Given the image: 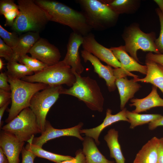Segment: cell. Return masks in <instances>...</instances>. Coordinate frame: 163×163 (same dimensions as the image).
I'll list each match as a JSON object with an SVG mask.
<instances>
[{
  "label": "cell",
  "instance_id": "6",
  "mask_svg": "<svg viewBox=\"0 0 163 163\" xmlns=\"http://www.w3.org/2000/svg\"><path fill=\"white\" fill-rule=\"evenodd\" d=\"M26 76L21 80L32 83H40L49 86L65 84L71 87L75 82L76 77L71 67L62 61L51 66H47L41 71Z\"/></svg>",
  "mask_w": 163,
  "mask_h": 163
},
{
  "label": "cell",
  "instance_id": "35",
  "mask_svg": "<svg viewBox=\"0 0 163 163\" xmlns=\"http://www.w3.org/2000/svg\"><path fill=\"white\" fill-rule=\"evenodd\" d=\"M22 160L21 163H34L37 156L30 151L23 147L21 151Z\"/></svg>",
  "mask_w": 163,
  "mask_h": 163
},
{
  "label": "cell",
  "instance_id": "15",
  "mask_svg": "<svg viewBox=\"0 0 163 163\" xmlns=\"http://www.w3.org/2000/svg\"><path fill=\"white\" fill-rule=\"evenodd\" d=\"M81 53L84 62H89L93 66L94 72L105 80L109 91H114L117 87L115 84L116 79L113 69L109 65H104L98 59L87 51L83 50L81 51Z\"/></svg>",
  "mask_w": 163,
  "mask_h": 163
},
{
  "label": "cell",
  "instance_id": "18",
  "mask_svg": "<svg viewBox=\"0 0 163 163\" xmlns=\"http://www.w3.org/2000/svg\"><path fill=\"white\" fill-rule=\"evenodd\" d=\"M157 87L153 86L150 94L145 97L142 98L132 99L129 104L130 106H135V109L132 112L139 113L146 111L152 108L163 107V99L161 98L157 92Z\"/></svg>",
  "mask_w": 163,
  "mask_h": 163
},
{
  "label": "cell",
  "instance_id": "7",
  "mask_svg": "<svg viewBox=\"0 0 163 163\" xmlns=\"http://www.w3.org/2000/svg\"><path fill=\"white\" fill-rule=\"evenodd\" d=\"M2 129L13 134L19 141L24 142L34 138V134L42 133L36 117L30 107L23 109Z\"/></svg>",
  "mask_w": 163,
  "mask_h": 163
},
{
  "label": "cell",
  "instance_id": "34",
  "mask_svg": "<svg viewBox=\"0 0 163 163\" xmlns=\"http://www.w3.org/2000/svg\"><path fill=\"white\" fill-rule=\"evenodd\" d=\"M19 13V9H16L5 14L4 15L5 19V26H8L11 27Z\"/></svg>",
  "mask_w": 163,
  "mask_h": 163
},
{
  "label": "cell",
  "instance_id": "43",
  "mask_svg": "<svg viewBox=\"0 0 163 163\" xmlns=\"http://www.w3.org/2000/svg\"><path fill=\"white\" fill-rule=\"evenodd\" d=\"M0 163H9L3 151L0 147Z\"/></svg>",
  "mask_w": 163,
  "mask_h": 163
},
{
  "label": "cell",
  "instance_id": "36",
  "mask_svg": "<svg viewBox=\"0 0 163 163\" xmlns=\"http://www.w3.org/2000/svg\"><path fill=\"white\" fill-rule=\"evenodd\" d=\"M75 154V157L72 159L64 161L60 163H86L85 158L82 150H78Z\"/></svg>",
  "mask_w": 163,
  "mask_h": 163
},
{
  "label": "cell",
  "instance_id": "30",
  "mask_svg": "<svg viewBox=\"0 0 163 163\" xmlns=\"http://www.w3.org/2000/svg\"><path fill=\"white\" fill-rule=\"evenodd\" d=\"M0 36L4 42L13 50L17 46L19 40V37L18 36L17 33L8 31L1 24Z\"/></svg>",
  "mask_w": 163,
  "mask_h": 163
},
{
  "label": "cell",
  "instance_id": "39",
  "mask_svg": "<svg viewBox=\"0 0 163 163\" xmlns=\"http://www.w3.org/2000/svg\"><path fill=\"white\" fill-rule=\"evenodd\" d=\"M11 94L10 91L0 89V107L10 101Z\"/></svg>",
  "mask_w": 163,
  "mask_h": 163
},
{
  "label": "cell",
  "instance_id": "40",
  "mask_svg": "<svg viewBox=\"0 0 163 163\" xmlns=\"http://www.w3.org/2000/svg\"><path fill=\"white\" fill-rule=\"evenodd\" d=\"M163 126V116L158 119L149 123L148 128L150 130H153L158 126Z\"/></svg>",
  "mask_w": 163,
  "mask_h": 163
},
{
  "label": "cell",
  "instance_id": "33",
  "mask_svg": "<svg viewBox=\"0 0 163 163\" xmlns=\"http://www.w3.org/2000/svg\"><path fill=\"white\" fill-rule=\"evenodd\" d=\"M19 9L18 5L13 0L0 1V14L4 15L6 13L13 10Z\"/></svg>",
  "mask_w": 163,
  "mask_h": 163
},
{
  "label": "cell",
  "instance_id": "42",
  "mask_svg": "<svg viewBox=\"0 0 163 163\" xmlns=\"http://www.w3.org/2000/svg\"><path fill=\"white\" fill-rule=\"evenodd\" d=\"M10 103V101L8 102L5 104L3 106H2L0 107V128L2 125V118L3 115L4 114V112L6 108L8 106Z\"/></svg>",
  "mask_w": 163,
  "mask_h": 163
},
{
  "label": "cell",
  "instance_id": "38",
  "mask_svg": "<svg viewBox=\"0 0 163 163\" xmlns=\"http://www.w3.org/2000/svg\"><path fill=\"white\" fill-rule=\"evenodd\" d=\"M146 59L154 61L163 66V54H154L152 52H149L147 54Z\"/></svg>",
  "mask_w": 163,
  "mask_h": 163
},
{
  "label": "cell",
  "instance_id": "13",
  "mask_svg": "<svg viewBox=\"0 0 163 163\" xmlns=\"http://www.w3.org/2000/svg\"><path fill=\"white\" fill-rule=\"evenodd\" d=\"M83 37L73 32L70 35L67 45V51L63 61L70 66L72 72L80 74L83 72L82 65L79 54V49L82 45Z\"/></svg>",
  "mask_w": 163,
  "mask_h": 163
},
{
  "label": "cell",
  "instance_id": "23",
  "mask_svg": "<svg viewBox=\"0 0 163 163\" xmlns=\"http://www.w3.org/2000/svg\"><path fill=\"white\" fill-rule=\"evenodd\" d=\"M82 151L86 163H114L107 159L97 148L93 139L87 136L84 138Z\"/></svg>",
  "mask_w": 163,
  "mask_h": 163
},
{
  "label": "cell",
  "instance_id": "27",
  "mask_svg": "<svg viewBox=\"0 0 163 163\" xmlns=\"http://www.w3.org/2000/svg\"><path fill=\"white\" fill-rule=\"evenodd\" d=\"M7 68V73L8 75L19 79H21L26 76L32 75L34 73L25 65L13 60L8 62Z\"/></svg>",
  "mask_w": 163,
  "mask_h": 163
},
{
  "label": "cell",
  "instance_id": "20",
  "mask_svg": "<svg viewBox=\"0 0 163 163\" xmlns=\"http://www.w3.org/2000/svg\"><path fill=\"white\" fill-rule=\"evenodd\" d=\"M147 68L145 77L143 78H133L136 82L151 83L158 88L163 94V66L152 60L146 59Z\"/></svg>",
  "mask_w": 163,
  "mask_h": 163
},
{
  "label": "cell",
  "instance_id": "29",
  "mask_svg": "<svg viewBox=\"0 0 163 163\" xmlns=\"http://www.w3.org/2000/svg\"><path fill=\"white\" fill-rule=\"evenodd\" d=\"M18 62L26 66L34 73L41 71L47 66L39 60L27 55L21 56Z\"/></svg>",
  "mask_w": 163,
  "mask_h": 163
},
{
  "label": "cell",
  "instance_id": "21",
  "mask_svg": "<svg viewBox=\"0 0 163 163\" xmlns=\"http://www.w3.org/2000/svg\"><path fill=\"white\" fill-rule=\"evenodd\" d=\"M159 138L154 137L137 154L133 163H158Z\"/></svg>",
  "mask_w": 163,
  "mask_h": 163
},
{
  "label": "cell",
  "instance_id": "44",
  "mask_svg": "<svg viewBox=\"0 0 163 163\" xmlns=\"http://www.w3.org/2000/svg\"><path fill=\"white\" fill-rule=\"evenodd\" d=\"M154 1L158 5L159 9L163 14V0H155Z\"/></svg>",
  "mask_w": 163,
  "mask_h": 163
},
{
  "label": "cell",
  "instance_id": "16",
  "mask_svg": "<svg viewBox=\"0 0 163 163\" xmlns=\"http://www.w3.org/2000/svg\"><path fill=\"white\" fill-rule=\"evenodd\" d=\"M13 134L2 131L0 135V147L7 158L9 163H19V155L24 144Z\"/></svg>",
  "mask_w": 163,
  "mask_h": 163
},
{
  "label": "cell",
  "instance_id": "10",
  "mask_svg": "<svg viewBox=\"0 0 163 163\" xmlns=\"http://www.w3.org/2000/svg\"><path fill=\"white\" fill-rule=\"evenodd\" d=\"M113 53L120 62L121 68L113 69L114 75L116 79L126 77L127 76L138 78V76L134 75L131 72H139L143 74L146 75L147 68L146 66L139 64L127 53L124 46L110 48Z\"/></svg>",
  "mask_w": 163,
  "mask_h": 163
},
{
  "label": "cell",
  "instance_id": "25",
  "mask_svg": "<svg viewBox=\"0 0 163 163\" xmlns=\"http://www.w3.org/2000/svg\"><path fill=\"white\" fill-rule=\"evenodd\" d=\"M32 141L28 142L25 148L34 154L37 157L46 158L56 163L70 160L74 158L68 155L54 153L44 150L42 147L32 143Z\"/></svg>",
  "mask_w": 163,
  "mask_h": 163
},
{
  "label": "cell",
  "instance_id": "45",
  "mask_svg": "<svg viewBox=\"0 0 163 163\" xmlns=\"http://www.w3.org/2000/svg\"><path fill=\"white\" fill-rule=\"evenodd\" d=\"M4 64V62L2 60V59L0 58V70L2 71V70L3 68Z\"/></svg>",
  "mask_w": 163,
  "mask_h": 163
},
{
  "label": "cell",
  "instance_id": "1",
  "mask_svg": "<svg viewBox=\"0 0 163 163\" xmlns=\"http://www.w3.org/2000/svg\"><path fill=\"white\" fill-rule=\"evenodd\" d=\"M46 14L49 21L67 26L73 32L85 36L92 30L81 11L76 10L59 2L34 0Z\"/></svg>",
  "mask_w": 163,
  "mask_h": 163
},
{
  "label": "cell",
  "instance_id": "8",
  "mask_svg": "<svg viewBox=\"0 0 163 163\" xmlns=\"http://www.w3.org/2000/svg\"><path fill=\"white\" fill-rule=\"evenodd\" d=\"M62 85L49 86L36 93L32 97L30 107L35 115L38 124L44 130L47 114L61 94Z\"/></svg>",
  "mask_w": 163,
  "mask_h": 163
},
{
  "label": "cell",
  "instance_id": "11",
  "mask_svg": "<svg viewBox=\"0 0 163 163\" xmlns=\"http://www.w3.org/2000/svg\"><path fill=\"white\" fill-rule=\"evenodd\" d=\"M82 46L83 50L92 54L108 65L114 68L122 67L121 63L110 48L100 44L95 39L94 34L91 32L83 37Z\"/></svg>",
  "mask_w": 163,
  "mask_h": 163
},
{
  "label": "cell",
  "instance_id": "22",
  "mask_svg": "<svg viewBox=\"0 0 163 163\" xmlns=\"http://www.w3.org/2000/svg\"><path fill=\"white\" fill-rule=\"evenodd\" d=\"M40 38L39 33L28 32L19 37L18 44L13 50V60L18 62L22 56L26 55L34 44Z\"/></svg>",
  "mask_w": 163,
  "mask_h": 163
},
{
  "label": "cell",
  "instance_id": "28",
  "mask_svg": "<svg viewBox=\"0 0 163 163\" xmlns=\"http://www.w3.org/2000/svg\"><path fill=\"white\" fill-rule=\"evenodd\" d=\"M118 14L125 12L131 6L133 1L129 0H101Z\"/></svg>",
  "mask_w": 163,
  "mask_h": 163
},
{
  "label": "cell",
  "instance_id": "3",
  "mask_svg": "<svg viewBox=\"0 0 163 163\" xmlns=\"http://www.w3.org/2000/svg\"><path fill=\"white\" fill-rule=\"evenodd\" d=\"M76 81L69 89L63 88L61 94L71 95L82 101L90 109L102 112L104 98L97 81L89 76L75 73Z\"/></svg>",
  "mask_w": 163,
  "mask_h": 163
},
{
  "label": "cell",
  "instance_id": "41",
  "mask_svg": "<svg viewBox=\"0 0 163 163\" xmlns=\"http://www.w3.org/2000/svg\"><path fill=\"white\" fill-rule=\"evenodd\" d=\"M158 163H163V138L159 139L158 146Z\"/></svg>",
  "mask_w": 163,
  "mask_h": 163
},
{
  "label": "cell",
  "instance_id": "14",
  "mask_svg": "<svg viewBox=\"0 0 163 163\" xmlns=\"http://www.w3.org/2000/svg\"><path fill=\"white\" fill-rule=\"evenodd\" d=\"M83 124L79 123L73 127L66 129H58L53 127L46 120L44 130L39 137H34L32 143L41 147L48 141L62 136H73L83 141L84 138L80 135V131Z\"/></svg>",
  "mask_w": 163,
  "mask_h": 163
},
{
  "label": "cell",
  "instance_id": "2",
  "mask_svg": "<svg viewBox=\"0 0 163 163\" xmlns=\"http://www.w3.org/2000/svg\"><path fill=\"white\" fill-rule=\"evenodd\" d=\"M20 13L11 27L21 34L28 32L40 33L49 21L46 14L34 0H18Z\"/></svg>",
  "mask_w": 163,
  "mask_h": 163
},
{
  "label": "cell",
  "instance_id": "9",
  "mask_svg": "<svg viewBox=\"0 0 163 163\" xmlns=\"http://www.w3.org/2000/svg\"><path fill=\"white\" fill-rule=\"evenodd\" d=\"M123 38L126 51L138 62H139L137 56L138 50L161 54L155 43L156 39L154 33H145L137 27L133 26L129 29Z\"/></svg>",
  "mask_w": 163,
  "mask_h": 163
},
{
  "label": "cell",
  "instance_id": "24",
  "mask_svg": "<svg viewBox=\"0 0 163 163\" xmlns=\"http://www.w3.org/2000/svg\"><path fill=\"white\" fill-rule=\"evenodd\" d=\"M118 132L111 129L104 137L110 151V156L114 158L116 163H125V159L121 151L118 142Z\"/></svg>",
  "mask_w": 163,
  "mask_h": 163
},
{
  "label": "cell",
  "instance_id": "12",
  "mask_svg": "<svg viewBox=\"0 0 163 163\" xmlns=\"http://www.w3.org/2000/svg\"><path fill=\"white\" fill-rule=\"evenodd\" d=\"M31 57L47 66L55 65L60 61L61 55L59 49L45 39L40 38L29 51Z\"/></svg>",
  "mask_w": 163,
  "mask_h": 163
},
{
  "label": "cell",
  "instance_id": "19",
  "mask_svg": "<svg viewBox=\"0 0 163 163\" xmlns=\"http://www.w3.org/2000/svg\"><path fill=\"white\" fill-rule=\"evenodd\" d=\"M115 84L119 92L120 108L122 110L128 101L134 97L141 86L134 78L129 80L126 77L116 79Z\"/></svg>",
  "mask_w": 163,
  "mask_h": 163
},
{
  "label": "cell",
  "instance_id": "26",
  "mask_svg": "<svg viewBox=\"0 0 163 163\" xmlns=\"http://www.w3.org/2000/svg\"><path fill=\"white\" fill-rule=\"evenodd\" d=\"M162 115L158 114H141L126 110V116L130 123L129 128L133 129L137 126L149 123Z\"/></svg>",
  "mask_w": 163,
  "mask_h": 163
},
{
  "label": "cell",
  "instance_id": "5",
  "mask_svg": "<svg viewBox=\"0 0 163 163\" xmlns=\"http://www.w3.org/2000/svg\"><path fill=\"white\" fill-rule=\"evenodd\" d=\"M76 2L92 30H101L110 26L119 15L101 0H78Z\"/></svg>",
  "mask_w": 163,
  "mask_h": 163
},
{
  "label": "cell",
  "instance_id": "4",
  "mask_svg": "<svg viewBox=\"0 0 163 163\" xmlns=\"http://www.w3.org/2000/svg\"><path fill=\"white\" fill-rule=\"evenodd\" d=\"M11 86V105L5 122L8 123L24 109L30 107L33 95L37 92L47 88L48 85L43 83L28 82L13 78L8 75Z\"/></svg>",
  "mask_w": 163,
  "mask_h": 163
},
{
  "label": "cell",
  "instance_id": "17",
  "mask_svg": "<svg viewBox=\"0 0 163 163\" xmlns=\"http://www.w3.org/2000/svg\"><path fill=\"white\" fill-rule=\"evenodd\" d=\"M126 109L124 108L115 114H112V110L107 109L106 112L105 117L103 122L98 126L92 128L81 129L80 133H84L86 136L94 139L97 145L100 142L98 140L99 136L101 132L106 127L118 121H123L129 122L126 116Z\"/></svg>",
  "mask_w": 163,
  "mask_h": 163
},
{
  "label": "cell",
  "instance_id": "31",
  "mask_svg": "<svg viewBox=\"0 0 163 163\" xmlns=\"http://www.w3.org/2000/svg\"><path fill=\"white\" fill-rule=\"evenodd\" d=\"M13 50L0 38V57L4 58L8 62L13 60Z\"/></svg>",
  "mask_w": 163,
  "mask_h": 163
},
{
  "label": "cell",
  "instance_id": "32",
  "mask_svg": "<svg viewBox=\"0 0 163 163\" xmlns=\"http://www.w3.org/2000/svg\"><path fill=\"white\" fill-rule=\"evenodd\" d=\"M156 12L160 22L161 30L158 37L155 41V45L161 54H163V14L159 8H157Z\"/></svg>",
  "mask_w": 163,
  "mask_h": 163
},
{
  "label": "cell",
  "instance_id": "37",
  "mask_svg": "<svg viewBox=\"0 0 163 163\" xmlns=\"http://www.w3.org/2000/svg\"><path fill=\"white\" fill-rule=\"evenodd\" d=\"M0 89L10 91L11 86L8 82V76L7 72H1L0 74Z\"/></svg>",
  "mask_w": 163,
  "mask_h": 163
}]
</instances>
